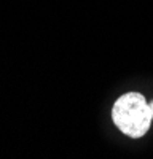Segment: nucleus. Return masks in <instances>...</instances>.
Segmentation results:
<instances>
[{
    "label": "nucleus",
    "mask_w": 153,
    "mask_h": 159,
    "mask_svg": "<svg viewBox=\"0 0 153 159\" xmlns=\"http://www.w3.org/2000/svg\"><path fill=\"white\" fill-rule=\"evenodd\" d=\"M112 119L124 135L139 139L147 134L151 124L148 102L139 92L123 94L112 108Z\"/></svg>",
    "instance_id": "f257e3e1"
},
{
    "label": "nucleus",
    "mask_w": 153,
    "mask_h": 159,
    "mask_svg": "<svg viewBox=\"0 0 153 159\" xmlns=\"http://www.w3.org/2000/svg\"><path fill=\"white\" fill-rule=\"evenodd\" d=\"M148 107H150V111H151V119H153V100L148 103Z\"/></svg>",
    "instance_id": "f03ea898"
}]
</instances>
